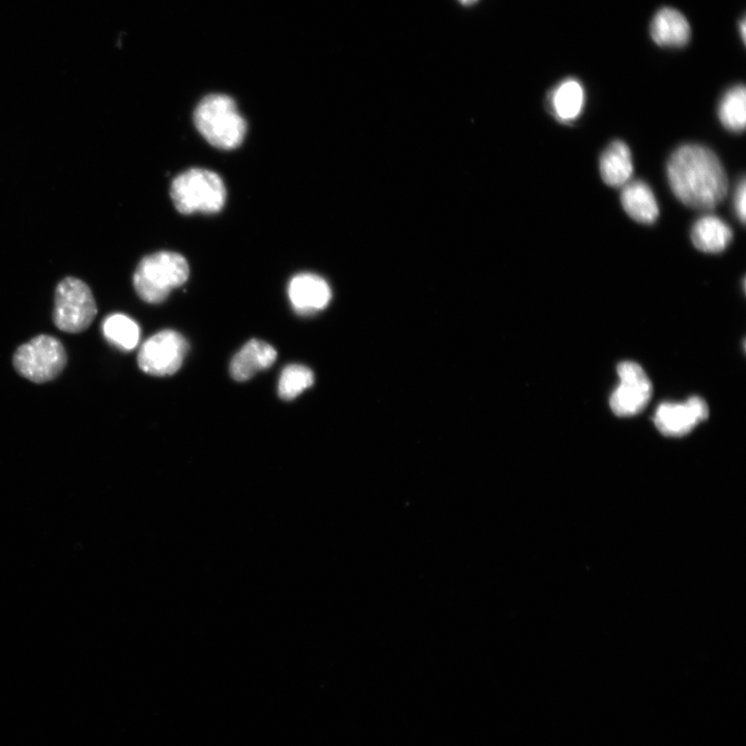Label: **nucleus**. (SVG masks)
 Instances as JSON below:
<instances>
[{
  "label": "nucleus",
  "instance_id": "nucleus-1",
  "mask_svg": "<svg viewBox=\"0 0 746 746\" xmlns=\"http://www.w3.org/2000/svg\"><path fill=\"white\" fill-rule=\"evenodd\" d=\"M667 176L680 202L696 210H713L727 197L729 182L726 170L710 149L684 145L669 159Z\"/></svg>",
  "mask_w": 746,
  "mask_h": 746
},
{
  "label": "nucleus",
  "instance_id": "nucleus-2",
  "mask_svg": "<svg viewBox=\"0 0 746 746\" xmlns=\"http://www.w3.org/2000/svg\"><path fill=\"white\" fill-rule=\"evenodd\" d=\"M194 123L200 134L220 150H234L242 145L247 124L236 102L225 95H210L198 104Z\"/></svg>",
  "mask_w": 746,
  "mask_h": 746
},
{
  "label": "nucleus",
  "instance_id": "nucleus-3",
  "mask_svg": "<svg viewBox=\"0 0 746 746\" xmlns=\"http://www.w3.org/2000/svg\"><path fill=\"white\" fill-rule=\"evenodd\" d=\"M186 258L176 252L151 254L140 262L134 274L138 296L151 304L163 302L172 290L180 288L189 277Z\"/></svg>",
  "mask_w": 746,
  "mask_h": 746
},
{
  "label": "nucleus",
  "instance_id": "nucleus-4",
  "mask_svg": "<svg viewBox=\"0 0 746 746\" xmlns=\"http://www.w3.org/2000/svg\"><path fill=\"white\" fill-rule=\"evenodd\" d=\"M170 195L177 210L182 214H215L225 205L226 189L216 172L193 168L175 179L171 185Z\"/></svg>",
  "mask_w": 746,
  "mask_h": 746
},
{
  "label": "nucleus",
  "instance_id": "nucleus-5",
  "mask_svg": "<svg viewBox=\"0 0 746 746\" xmlns=\"http://www.w3.org/2000/svg\"><path fill=\"white\" fill-rule=\"evenodd\" d=\"M13 364L20 376L43 384L61 375L67 365V353L59 339L40 335L16 351Z\"/></svg>",
  "mask_w": 746,
  "mask_h": 746
},
{
  "label": "nucleus",
  "instance_id": "nucleus-6",
  "mask_svg": "<svg viewBox=\"0 0 746 746\" xmlns=\"http://www.w3.org/2000/svg\"><path fill=\"white\" fill-rule=\"evenodd\" d=\"M97 304L88 284L68 277L57 285L53 322L66 333L88 329L97 317Z\"/></svg>",
  "mask_w": 746,
  "mask_h": 746
},
{
  "label": "nucleus",
  "instance_id": "nucleus-7",
  "mask_svg": "<svg viewBox=\"0 0 746 746\" xmlns=\"http://www.w3.org/2000/svg\"><path fill=\"white\" fill-rule=\"evenodd\" d=\"M187 340L178 332L165 330L142 344L138 354L141 370L156 377L174 375L188 352Z\"/></svg>",
  "mask_w": 746,
  "mask_h": 746
},
{
  "label": "nucleus",
  "instance_id": "nucleus-8",
  "mask_svg": "<svg viewBox=\"0 0 746 746\" xmlns=\"http://www.w3.org/2000/svg\"><path fill=\"white\" fill-rule=\"evenodd\" d=\"M617 373L620 384L611 396V409L619 417L638 415L651 400L652 383L643 367L635 362L620 363Z\"/></svg>",
  "mask_w": 746,
  "mask_h": 746
},
{
  "label": "nucleus",
  "instance_id": "nucleus-9",
  "mask_svg": "<svg viewBox=\"0 0 746 746\" xmlns=\"http://www.w3.org/2000/svg\"><path fill=\"white\" fill-rule=\"evenodd\" d=\"M709 417V408L701 397L694 396L685 403H664L658 407L654 423L659 432L667 437L686 436Z\"/></svg>",
  "mask_w": 746,
  "mask_h": 746
},
{
  "label": "nucleus",
  "instance_id": "nucleus-10",
  "mask_svg": "<svg viewBox=\"0 0 746 746\" xmlns=\"http://www.w3.org/2000/svg\"><path fill=\"white\" fill-rule=\"evenodd\" d=\"M289 296L294 309L307 315L326 308L332 294L329 284L322 277L305 273L292 279Z\"/></svg>",
  "mask_w": 746,
  "mask_h": 746
},
{
  "label": "nucleus",
  "instance_id": "nucleus-11",
  "mask_svg": "<svg viewBox=\"0 0 746 746\" xmlns=\"http://www.w3.org/2000/svg\"><path fill=\"white\" fill-rule=\"evenodd\" d=\"M586 95L583 84L568 78L559 83L548 98L550 112L562 124L575 123L585 107Z\"/></svg>",
  "mask_w": 746,
  "mask_h": 746
},
{
  "label": "nucleus",
  "instance_id": "nucleus-12",
  "mask_svg": "<svg viewBox=\"0 0 746 746\" xmlns=\"http://www.w3.org/2000/svg\"><path fill=\"white\" fill-rule=\"evenodd\" d=\"M651 37L662 47H682L690 42L691 25L679 11L665 8L658 11L651 23Z\"/></svg>",
  "mask_w": 746,
  "mask_h": 746
},
{
  "label": "nucleus",
  "instance_id": "nucleus-13",
  "mask_svg": "<svg viewBox=\"0 0 746 746\" xmlns=\"http://www.w3.org/2000/svg\"><path fill=\"white\" fill-rule=\"evenodd\" d=\"M277 359L276 350L262 340L253 339L235 356L232 365V377L238 382H245L258 371L270 368Z\"/></svg>",
  "mask_w": 746,
  "mask_h": 746
},
{
  "label": "nucleus",
  "instance_id": "nucleus-14",
  "mask_svg": "<svg viewBox=\"0 0 746 746\" xmlns=\"http://www.w3.org/2000/svg\"><path fill=\"white\" fill-rule=\"evenodd\" d=\"M600 175L604 182L615 188L629 183L634 174L633 156L626 143L616 140L601 155L599 161Z\"/></svg>",
  "mask_w": 746,
  "mask_h": 746
},
{
  "label": "nucleus",
  "instance_id": "nucleus-15",
  "mask_svg": "<svg viewBox=\"0 0 746 746\" xmlns=\"http://www.w3.org/2000/svg\"><path fill=\"white\" fill-rule=\"evenodd\" d=\"M621 204L627 215L642 224H653L659 216L656 197L642 181L627 183L621 192Z\"/></svg>",
  "mask_w": 746,
  "mask_h": 746
},
{
  "label": "nucleus",
  "instance_id": "nucleus-16",
  "mask_svg": "<svg viewBox=\"0 0 746 746\" xmlns=\"http://www.w3.org/2000/svg\"><path fill=\"white\" fill-rule=\"evenodd\" d=\"M691 237L698 250L711 254L721 253L733 241V231L719 217L705 216L694 224Z\"/></svg>",
  "mask_w": 746,
  "mask_h": 746
},
{
  "label": "nucleus",
  "instance_id": "nucleus-17",
  "mask_svg": "<svg viewBox=\"0 0 746 746\" xmlns=\"http://www.w3.org/2000/svg\"><path fill=\"white\" fill-rule=\"evenodd\" d=\"M103 334L106 339L123 351H132L138 346L140 329L127 315L116 313L103 322Z\"/></svg>",
  "mask_w": 746,
  "mask_h": 746
},
{
  "label": "nucleus",
  "instance_id": "nucleus-18",
  "mask_svg": "<svg viewBox=\"0 0 746 746\" xmlns=\"http://www.w3.org/2000/svg\"><path fill=\"white\" fill-rule=\"evenodd\" d=\"M719 118L730 132L742 133L746 125V91L744 85H735L723 97Z\"/></svg>",
  "mask_w": 746,
  "mask_h": 746
},
{
  "label": "nucleus",
  "instance_id": "nucleus-19",
  "mask_svg": "<svg viewBox=\"0 0 746 746\" xmlns=\"http://www.w3.org/2000/svg\"><path fill=\"white\" fill-rule=\"evenodd\" d=\"M314 383L312 371L303 365H290L281 373L278 385L279 396L284 400H292Z\"/></svg>",
  "mask_w": 746,
  "mask_h": 746
},
{
  "label": "nucleus",
  "instance_id": "nucleus-20",
  "mask_svg": "<svg viewBox=\"0 0 746 746\" xmlns=\"http://www.w3.org/2000/svg\"><path fill=\"white\" fill-rule=\"evenodd\" d=\"M734 210L738 220L744 225L746 220V182L744 178L739 181L735 190Z\"/></svg>",
  "mask_w": 746,
  "mask_h": 746
},
{
  "label": "nucleus",
  "instance_id": "nucleus-21",
  "mask_svg": "<svg viewBox=\"0 0 746 746\" xmlns=\"http://www.w3.org/2000/svg\"><path fill=\"white\" fill-rule=\"evenodd\" d=\"M740 25H741L740 26L741 27V36H742L743 41H745V35H746V30H745L746 23H745V20H742L741 23H740Z\"/></svg>",
  "mask_w": 746,
  "mask_h": 746
},
{
  "label": "nucleus",
  "instance_id": "nucleus-22",
  "mask_svg": "<svg viewBox=\"0 0 746 746\" xmlns=\"http://www.w3.org/2000/svg\"><path fill=\"white\" fill-rule=\"evenodd\" d=\"M465 6H471L478 2V0H459Z\"/></svg>",
  "mask_w": 746,
  "mask_h": 746
}]
</instances>
